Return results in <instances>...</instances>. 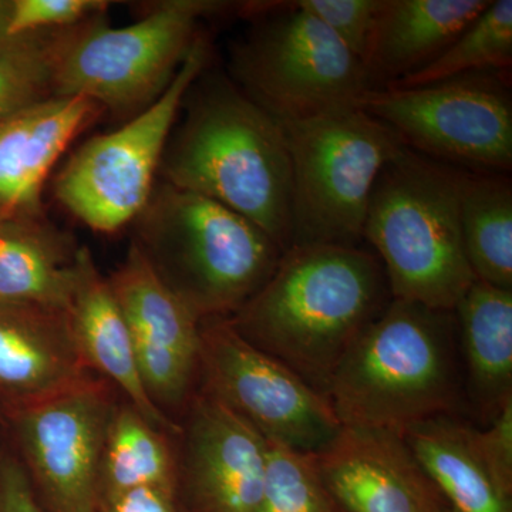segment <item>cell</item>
Returning a JSON list of instances; mask_svg holds the SVG:
<instances>
[{
    "label": "cell",
    "mask_w": 512,
    "mask_h": 512,
    "mask_svg": "<svg viewBox=\"0 0 512 512\" xmlns=\"http://www.w3.org/2000/svg\"><path fill=\"white\" fill-rule=\"evenodd\" d=\"M94 512H190L180 491L158 485H140L100 494Z\"/></svg>",
    "instance_id": "obj_30"
},
{
    "label": "cell",
    "mask_w": 512,
    "mask_h": 512,
    "mask_svg": "<svg viewBox=\"0 0 512 512\" xmlns=\"http://www.w3.org/2000/svg\"><path fill=\"white\" fill-rule=\"evenodd\" d=\"M96 376L84 362L66 311L0 305V406L8 413Z\"/></svg>",
    "instance_id": "obj_17"
},
{
    "label": "cell",
    "mask_w": 512,
    "mask_h": 512,
    "mask_svg": "<svg viewBox=\"0 0 512 512\" xmlns=\"http://www.w3.org/2000/svg\"><path fill=\"white\" fill-rule=\"evenodd\" d=\"M268 457L258 512H350L320 476L315 453L266 440Z\"/></svg>",
    "instance_id": "obj_27"
},
{
    "label": "cell",
    "mask_w": 512,
    "mask_h": 512,
    "mask_svg": "<svg viewBox=\"0 0 512 512\" xmlns=\"http://www.w3.org/2000/svg\"><path fill=\"white\" fill-rule=\"evenodd\" d=\"M198 392L251 424L266 440L316 453L342 424L326 394L242 338L228 318L201 320Z\"/></svg>",
    "instance_id": "obj_11"
},
{
    "label": "cell",
    "mask_w": 512,
    "mask_h": 512,
    "mask_svg": "<svg viewBox=\"0 0 512 512\" xmlns=\"http://www.w3.org/2000/svg\"><path fill=\"white\" fill-rule=\"evenodd\" d=\"M403 439L454 510L512 512V487L485 456L478 427L446 414L417 424Z\"/></svg>",
    "instance_id": "obj_21"
},
{
    "label": "cell",
    "mask_w": 512,
    "mask_h": 512,
    "mask_svg": "<svg viewBox=\"0 0 512 512\" xmlns=\"http://www.w3.org/2000/svg\"><path fill=\"white\" fill-rule=\"evenodd\" d=\"M210 59V42L198 32L173 82L153 104L74 151L53 188L73 217L101 234H113L136 220L156 187L185 94Z\"/></svg>",
    "instance_id": "obj_9"
},
{
    "label": "cell",
    "mask_w": 512,
    "mask_h": 512,
    "mask_svg": "<svg viewBox=\"0 0 512 512\" xmlns=\"http://www.w3.org/2000/svg\"><path fill=\"white\" fill-rule=\"evenodd\" d=\"M158 177L237 212L292 247V163L284 127L224 73L207 69L185 94Z\"/></svg>",
    "instance_id": "obj_2"
},
{
    "label": "cell",
    "mask_w": 512,
    "mask_h": 512,
    "mask_svg": "<svg viewBox=\"0 0 512 512\" xmlns=\"http://www.w3.org/2000/svg\"><path fill=\"white\" fill-rule=\"evenodd\" d=\"M104 110L83 97H55L0 120V221L42 217L47 178L74 138Z\"/></svg>",
    "instance_id": "obj_16"
},
{
    "label": "cell",
    "mask_w": 512,
    "mask_h": 512,
    "mask_svg": "<svg viewBox=\"0 0 512 512\" xmlns=\"http://www.w3.org/2000/svg\"><path fill=\"white\" fill-rule=\"evenodd\" d=\"M342 426L403 437L466 406L454 311L392 299L339 363L326 392Z\"/></svg>",
    "instance_id": "obj_3"
},
{
    "label": "cell",
    "mask_w": 512,
    "mask_h": 512,
    "mask_svg": "<svg viewBox=\"0 0 512 512\" xmlns=\"http://www.w3.org/2000/svg\"><path fill=\"white\" fill-rule=\"evenodd\" d=\"M431 512H457L454 510L453 507H451L450 504L447 503L446 498H441L439 503L436 504V507L433 508V511Z\"/></svg>",
    "instance_id": "obj_34"
},
{
    "label": "cell",
    "mask_w": 512,
    "mask_h": 512,
    "mask_svg": "<svg viewBox=\"0 0 512 512\" xmlns=\"http://www.w3.org/2000/svg\"><path fill=\"white\" fill-rule=\"evenodd\" d=\"M500 72L464 74L412 89H370L356 107L417 153L474 171L512 167V99Z\"/></svg>",
    "instance_id": "obj_10"
},
{
    "label": "cell",
    "mask_w": 512,
    "mask_h": 512,
    "mask_svg": "<svg viewBox=\"0 0 512 512\" xmlns=\"http://www.w3.org/2000/svg\"><path fill=\"white\" fill-rule=\"evenodd\" d=\"M454 315L466 404L485 427L512 403V291L477 279Z\"/></svg>",
    "instance_id": "obj_20"
},
{
    "label": "cell",
    "mask_w": 512,
    "mask_h": 512,
    "mask_svg": "<svg viewBox=\"0 0 512 512\" xmlns=\"http://www.w3.org/2000/svg\"><path fill=\"white\" fill-rule=\"evenodd\" d=\"M133 224V244L200 320L235 315L271 278L284 254L254 222L163 181Z\"/></svg>",
    "instance_id": "obj_5"
},
{
    "label": "cell",
    "mask_w": 512,
    "mask_h": 512,
    "mask_svg": "<svg viewBox=\"0 0 512 512\" xmlns=\"http://www.w3.org/2000/svg\"><path fill=\"white\" fill-rule=\"evenodd\" d=\"M461 234L478 281L512 291V183L503 173L466 171Z\"/></svg>",
    "instance_id": "obj_23"
},
{
    "label": "cell",
    "mask_w": 512,
    "mask_h": 512,
    "mask_svg": "<svg viewBox=\"0 0 512 512\" xmlns=\"http://www.w3.org/2000/svg\"><path fill=\"white\" fill-rule=\"evenodd\" d=\"M0 305H2V303H0Z\"/></svg>",
    "instance_id": "obj_35"
},
{
    "label": "cell",
    "mask_w": 512,
    "mask_h": 512,
    "mask_svg": "<svg viewBox=\"0 0 512 512\" xmlns=\"http://www.w3.org/2000/svg\"><path fill=\"white\" fill-rule=\"evenodd\" d=\"M117 403L93 376L62 393L5 413L43 512H94L107 429Z\"/></svg>",
    "instance_id": "obj_12"
},
{
    "label": "cell",
    "mask_w": 512,
    "mask_h": 512,
    "mask_svg": "<svg viewBox=\"0 0 512 512\" xmlns=\"http://www.w3.org/2000/svg\"><path fill=\"white\" fill-rule=\"evenodd\" d=\"M107 0H13L9 36L73 28L106 15Z\"/></svg>",
    "instance_id": "obj_29"
},
{
    "label": "cell",
    "mask_w": 512,
    "mask_h": 512,
    "mask_svg": "<svg viewBox=\"0 0 512 512\" xmlns=\"http://www.w3.org/2000/svg\"><path fill=\"white\" fill-rule=\"evenodd\" d=\"M512 64V2L491 0L429 66L386 89H412L464 74L505 72Z\"/></svg>",
    "instance_id": "obj_25"
},
{
    "label": "cell",
    "mask_w": 512,
    "mask_h": 512,
    "mask_svg": "<svg viewBox=\"0 0 512 512\" xmlns=\"http://www.w3.org/2000/svg\"><path fill=\"white\" fill-rule=\"evenodd\" d=\"M77 251L45 215L0 221V303L66 311Z\"/></svg>",
    "instance_id": "obj_22"
},
{
    "label": "cell",
    "mask_w": 512,
    "mask_h": 512,
    "mask_svg": "<svg viewBox=\"0 0 512 512\" xmlns=\"http://www.w3.org/2000/svg\"><path fill=\"white\" fill-rule=\"evenodd\" d=\"M292 163V245H360L380 171L406 144L356 106L281 123Z\"/></svg>",
    "instance_id": "obj_7"
},
{
    "label": "cell",
    "mask_w": 512,
    "mask_h": 512,
    "mask_svg": "<svg viewBox=\"0 0 512 512\" xmlns=\"http://www.w3.org/2000/svg\"><path fill=\"white\" fill-rule=\"evenodd\" d=\"M315 457L350 512H431L443 498L403 437L390 431L342 426Z\"/></svg>",
    "instance_id": "obj_15"
},
{
    "label": "cell",
    "mask_w": 512,
    "mask_h": 512,
    "mask_svg": "<svg viewBox=\"0 0 512 512\" xmlns=\"http://www.w3.org/2000/svg\"><path fill=\"white\" fill-rule=\"evenodd\" d=\"M178 490L190 512H258L266 439L224 404L195 392L184 410Z\"/></svg>",
    "instance_id": "obj_14"
},
{
    "label": "cell",
    "mask_w": 512,
    "mask_h": 512,
    "mask_svg": "<svg viewBox=\"0 0 512 512\" xmlns=\"http://www.w3.org/2000/svg\"><path fill=\"white\" fill-rule=\"evenodd\" d=\"M491 0H377L365 59L370 89H386L433 63Z\"/></svg>",
    "instance_id": "obj_19"
},
{
    "label": "cell",
    "mask_w": 512,
    "mask_h": 512,
    "mask_svg": "<svg viewBox=\"0 0 512 512\" xmlns=\"http://www.w3.org/2000/svg\"><path fill=\"white\" fill-rule=\"evenodd\" d=\"M295 3L335 33L340 42L365 63L377 0H296Z\"/></svg>",
    "instance_id": "obj_28"
},
{
    "label": "cell",
    "mask_w": 512,
    "mask_h": 512,
    "mask_svg": "<svg viewBox=\"0 0 512 512\" xmlns=\"http://www.w3.org/2000/svg\"><path fill=\"white\" fill-rule=\"evenodd\" d=\"M0 512H43L19 456L0 454Z\"/></svg>",
    "instance_id": "obj_31"
},
{
    "label": "cell",
    "mask_w": 512,
    "mask_h": 512,
    "mask_svg": "<svg viewBox=\"0 0 512 512\" xmlns=\"http://www.w3.org/2000/svg\"><path fill=\"white\" fill-rule=\"evenodd\" d=\"M66 315L80 355L94 375L119 389L127 403L158 429L180 436V424L158 410L144 389L126 319L109 279L100 274L87 247L77 251Z\"/></svg>",
    "instance_id": "obj_18"
},
{
    "label": "cell",
    "mask_w": 512,
    "mask_h": 512,
    "mask_svg": "<svg viewBox=\"0 0 512 512\" xmlns=\"http://www.w3.org/2000/svg\"><path fill=\"white\" fill-rule=\"evenodd\" d=\"M140 485L178 490V454L170 433L144 419L130 403L117 404L101 457L99 495Z\"/></svg>",
    "instance_id": "obj_24"
},
{
    "label": "cell",
    "mask_w": 512,
    "mask_h": 512,
    "mask_svg": "<svg viewBox=\"0 0 512 512\" xmlns=\"http://www.w3.org/2000/svg\"><path fill=\"white\" fill-rule=\"evenodd\" d=\"M107 279L130 330L148 397L165 416L185 410L197 392L201 320L160 281L133 242Z\"/></svg>",
    "instance_id": "obj_13"
},
{
    "label": "cell",
    "mask_w": 512,
    "mask_h": 512,
    "mask_svg": "<svg viewBox=\"0 0 512 512\" xmlns=\"http://www.w3.org/2000/svg\"><path fill=\"white\" fill-rule=\"evenodd\" d=\"M217 0H160L111 28L106 16L74 26L60 56L56 97H83L136 116L165 92L198 35V20L228 9Z\"/></svg>",
    "instance_id": "obj_8"
},
{
    "label": "cell",
    "mask_w": 512,
    "mask_h": 512,
    "mask_svg": "<svg viewBox=\"0 0 512 512\" xmlns=\"http://www.w3.org/2000/svg\"><path fill=\"white\" fill-rule=\"evenodd\" d=\"M478 437L498 476L512 487V403H508L484 430L478 429Z\"/></svg>",
    "instance_id": "obj_32"
},
{
    "label": "cell",
    "mask_w": 512,
    "mask_h": 512,
    "mask_svg": "<svg viewBox=\"0 0 512 512\" xmlns=\"http://www.w3.org/2000/svg\"><path fill=\"white\" fill-rule=\"evenodd\" d=\"M242 9L252 25L232 47L231 79L279 123L356 106L370 90L365 64L295 2Z\"/></svg>",
    "instance_id": "obj_6"
},
{
    "label": "cell",
    "mask_w": 512,
    "mask_h": 512,
    "mask_svg": "<svg viewBox=\"0 0 512 512\" xmlns=\"http://www.w3.org/2000/svg\"><path fill=\"white\" fill-rule=\"evenodd\" d=\"M73 28L0 39V120L55 99L60 56Z\"/></svg>",
    "instance_id": "obj_26"
},
{
    "label": "cell",
    "mask_w": 512,
    "mask_h": 512,
    "mask_svg": "<svg viewBox=\"0 0 512 512\" xmlns=\"http://www.w3.org/2000/svg\"><path fill=\"white\" fill-rule=\"evenodd\" d=\"M392 299L375 252L360 245H292L265 285L228 319L251 345L326 394L343 357Z\"/></svg>",
    "instance_id": "obj_1"
},
{
    "label": "cell",
    "mask_w": 512,
    "mask_h": 512,
    "mask_svg": "<svg viewBox=\"0 0 512 512\" xmlns=\"http://www.w3.org/2000/svg\"><path fill=\"white\" fill-rule=\"evenodd\" d=\"M13 0H0V39L9 36L10 20H12Z\"/></svg>",
    "instance_id": "obj_33"
},
{
    "label": "cell",
    "mask_w": 512,
    "mask_h": 512,
    "mask_svg": "<svg viewBox=\"0 0 512 512\" xmlns=\"http://www.w3.org/2000/svg\"><path fill=\"white\" fill-rule=\"evenodd\" d=\"M466 171L407 146L380 171L363 237L382 262L393 299L454 311L477 281L461 234Z\"/></svg>",
    "instance_id": "obj_4"
}]
</instances>
